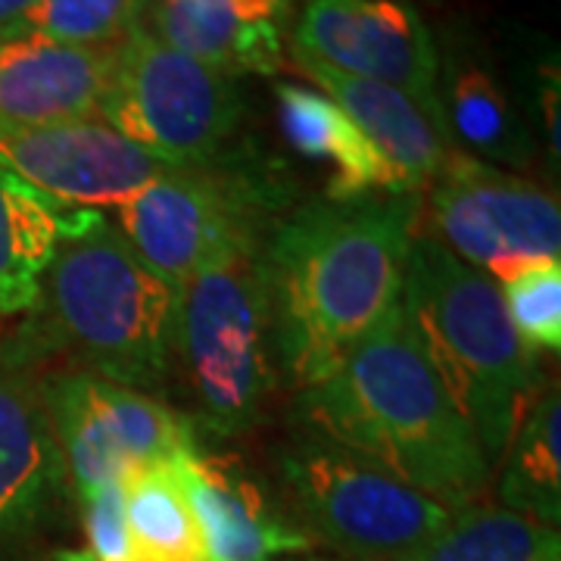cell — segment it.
<instances>
[{
  "mask_svg": "<svg viewBox=\"0 0 561 561\" xmlns=\"http://www.w3.org/2000/svg\"><path fill=\"white\" fill-rule=\"evenodd\" d=\"M275 98L287 144L302 160L331 165V184L324 197L350 201L365 194H405L400 179L371 147V140L328 94L312 91L300 81H278Z\"/></svg>",
  "mask_w": 561,
  "mask_h": 561,
  "instance_id": "19",
  "label": "cell"
},
{
  "mask_svg": "<svg viewBox=\"0 0 561 561\" xmlns=\"http://www.w3.org/2000/svg\"><path fill=\"white\" fill-rule=\"evenodd\" d=\"M419 194H365L290 206L265 234L278 365L309 390L402 302Z\"/></svg>",
  "mask_w": 561,
  "mask_h": 561,
  "instance_id": "1",
  "label": "cell"
},
{
  "mask_svg": "<svg viewBox=\"0 0 561 561\" xmlns=\"http://www.w3.org/2000/svg\"><path fill=\"white\" fill-rule=\"evenodd\" d=\"M559 62L552 57V62L540 66V84H537V110H540L542 138H546V150L552 162H559L561 157V131H559Z\"/></svg>",
  "mask_w": 561,
  "mask_h": 561,
  "instance_id": "27",
  "label": "cell"
},
{
  "mask_svg": "<svg viewBox=\"0 0 561 561\" xmlns=\"http://www.w3.org/2000/svg\"><path fill=\"white\" fill-rule=\"evenodd\" d=\"M265 234L206 260L181 287L175 356L197 409V427L219 437L262 419L278 375L275 316L265 275Z\"/></svg>",
  "mask_w": 561,
  "mask_h": 561,
  "instance_id": "5",
  "label": "cell"
},
{
  "mask_svg": "<svg viewBox=\"0 0 561 561\" xmlns=\"http://www.w3.org/2000/svg\"><path fill=\"white\" fill-rule=\"evenodd\" d=\"M81 505L84 518V552L91 561H135L125 512H122V486L110 483L88 496Z\"/></svg>",
  "mask_w": 561,
  "mask_h": 561,
  "instance_id": "26",
  "label": "cell"
},
{
  "mask_svg": "<svg viewBox=\"0 0 561 561\" xmlns=\"http://www.w3.org/2000/svg\"><path fill=\"white\" fill-rule=\"evenodd\" d=\"M0 162L62 209H116L169 169L101 116L0 128Z\"/></svg>",
  "mask_w": 561,
  "mask_h": 561,
  "instance_id": "12",
  "label": "cell"
},
{
  "mask_svg": "<svg viewBox=\"0 0 561 561\" xmlns=\"http://www.w3.org/2000/svg\"><path fill=\"white\" fill-rule=\"evenodd\" d=\"M427 191V234L496 284L561 262L559 197L540 184L456 153Z\"/></svg>",
  "mask_w": 561,
  "mask_h": 561,
  "instance_id": "10",
  "label": "cell"
},
{
  "mask_svg": "<svg viewBox=\"0 0 561 561\" xmlns=\"http://www.w3.org/2000/svg\"><path fill=\"white\" fill-rule=\"evenodd\" d=\"M84 371L150 393L175 356L179 297L101 209H69L35 306Z\"/></svg>",
  "mask_w": 561,
  "mask_h": 561,
  "instance_id": "4",
  "label": "cell"
},
{
  "mask_svg": "<svg viewBox=\"0 0 561 561\" xmlns=\"http://www.w3.org/2000/svg\"><path fill=\"white\" fill-rule=\"evenodd\" d=\"M175 465L201 524L206 561H287L319 549L238 456L197 446Z\"/></svg>",
  "mask_w": 561,
  "mask_h": 561,
  "instance_id": "13",
  "label": "cell"
},
{
  "mask_svg": "<svg viewBox=\"0 0 561 561\" xmlns=\"http://www.w3.org/2000/svg\"><path fill=\"white\" fill-rule=\"evenodd\" d=\"M287 561H346V559H319V556H300V559H287Z\"/></svg>",
  "mask_w": 561,
  "mask_h": 561,
  "instance_id": "29",
  "label": "cell"
},
{
  "mask_svg": "<svg viewBox=\"0 0 561 561\" xmlns=\"http://www.w3.org/2000/svg\"><path fill=\"white\" fill-rule=\"evenodd\" d=\"M116 50L72 47L35 32L3 35L0 128L94 119L113 76Z\"/></svg>",
  "mask_w": 561,
  "mask_h": 561,
  "instance_id": "16",
  "label": "cell"
},
{
  "mask_svg": "<svg viewBox=\"0 0 561 561\" xmlns=\"http://www.w3.org/2000/svg\"><path fill=\"white\" fill-rule=\"evenodd\" d=\"M98 116L162 165L194 169L225 157L241 128L243 94L238 79L135 25L116 50Z\"/></svg>",
  "mask_w": 561,
  "mask_h": 561,
  "instance_id": "8",
  "label": "cell"
},
{
  "mask_svg": "<svg viewBox=\"0 0 561 561\" xmlns=\"http://www.w3.org/2000/svg\"><path fill=\"white\" fill-rule=\"evenodd\" d=\"M402 312L421 353L468 421L486 465L496 471L530 400L537 356L518 341L505 316L500 284L453 256L437 238L415 231Z\"/></svg>",
  "mask_w": 561,
  "mask_h": 561,
  "instance_id": "3",
  "label": "cell"
},
{
  "mask_svg": "<svg viewBox=\"0 0 561 561\" xmlns=\"http://www.w3.org/2000/svg\"><path fill=\"white\" fill-rule=\"evenodd\" d=\"M38 0H0V38L22 32V22Z\"/></svg>",
  "mask_w": 561,
  "mask_h": 561,
  "instance_id": "28",
  "label": "cell"
},
{
  "mask_svg": "<svg viewBox=\"0 0 561 561\" xmlns=\"http://www.w3.org/2000/svg\"><path fill=\"white\" fill-rule=\"evenodd\" d=\"M138 25L231 79L284 69V22L247 16L228 0H138Z\"/></svg>",
  "mask_w": 561,
  "mask_h": 561,
  "instance_id": "17",
  "label": "cell"
},
{
  "mask_svg": "<svg viewBox=\"0 0 561 561\" xmlns=\"http://www.w3.org/2000/svg\"><path fill=\"white\" fill-rule=\"evenodd\" d=\"M290 50L440 106V50L405 0H306Z\"/></svg>",
  "mask_w": 561,
  "mask_h": 561,
  "instance_id": "11",
  "label": "cell"
},
{
  "mask_svg": "<svg viewBox=\"0 0 561 561\" xmlns=\"http://www.w3.org/2000/svg\"><path fill=\"white\" fill-rule=\"evenodd\" d=\"M135 25L138 0H38L22 22V32L88 50H116Z\"/></svg>",
  "mask_w": 561,
  "mask_h": 561,
  "instance_id": "24",
  "label": "cell"
},
{
  "mask_svg": "<svg viewBox=\"0 0 561 561\" xmlns=\"http://www.w3.org/2000/svg\"><path fill=\"white\" fill-rule=\"evenodd\" d=\"M119 486L135 561H206L201 524L175 459L140 465Z\"/></svg>",
  "mask_w": 561,
  "mask_h": 561,
  "instance_id": "22",
  "label": "cell"
},
{
  "mask_svg": "<svg viewBox=\"0 0 561 561\" xmlns=\"http://www.w3.org/2000/svg\"><path fill=\"white\" fill-rule=\"evenodd\" d=\"M66 213L0 162V319L35 312L41 278L66 231Z\"/></svg>",
  "mask_w": 561,
  "mask_h": 561,
  "instance_id": "20",
  "label": "cell"
},
{
  "mask_svg": "<svg viewBox=\"0 0 561 561\" xmlns=\"http://www.w3.org/2000/svg\"><path fill=\"white\" fill-rule=\"evenodd\" d=\"M505 316L518 341L534 353L561 350V262L537 265L500 284Z\"/></svg>",
  "mask_w": 561,
  "mask_h": 561,
  "instance_id": "25",
  "label": "cell"
},
{
  "mask_svg": "<svg viewBox=\"0 0 561 561\" xmlns=\"http://www.w3.org/2000/svg\"><path fill=\"white\" fill-rule=\"evenodd\" d=\"M300 412L316 437L378 461L449 512L474 505L493 478L402 302L324 381L300 390Z\"/></svg>",
  "mask_w": 561,
  "mask_h": 561,
  "instance_id": "2",
  "label": "cell"
},
{
  "mask_svg": "<svg viewBox=\"0 0 561 561\" xmlns=\"http://www.w3.org/2000/svg\"><path fill=\"white\" fill-rule=\"evenodd\" d=\"M284 201V187L265 169L221 157L194 169H162L116 206L113 225L179 297L219 250L268 234L290 209Z\"/></svg>",
  "mask_w": 561,
  "mask_h": 561,
  "instance_id": "7",
  "label": "cell"
},
{
  "mask_svg": "<svg viewBox=\"0 0 561 561\" xmlns=\"http://www.w3.org/2000/svg\"><path fill=\"white\" fill-rule=\"evenodd\" d=\"M69 493L79 502L119 483L128 471L197 449V421L94 371L44 381Z\"/></svg>",
  "mask_w": 561,
  "mask_h": 561,
  "instance_id": "9",
  "label": "cell"
},
{
  "mask_svg": "<svg viewBox=\"0 0 561 561\" xmlns=\"http://www.w3.org/2000/svg\"><path fill=\"white\" fill-rule=\"evenodd\" d=\"M561 400L552 383L527 405L500 468L502 508L546 527L561 524Z\"/></svg>",
  "mask_w": 561,
  "mask_h": 561,
  "instance_id": "21",
  "label": "cell"
},
{
  "mask_svg": "<svg viewBox=\"0 0 561 561\" xmlns=\"http://www.w3.org/2000/svg\"><path fill=\"white\" fill-rule=\"evenodd\" d=\"M290 60L297 69H302L306 79L319 84L321 94H328L356 122V128L393 169L405 194L427 191L440 179L449 160L459 153L443 119V106L419 101L381 81L337 72L312 57H302L297 50H290Z\"/></svg>",
  "mask_w": 561,
  "mask_h": 561,
  "instance_id": "15",
  "label": "cell"
},
{
  "mask_svg": "<svg viewBox=\"0 0 561 561\" xmlns=\"http://www.w3.org/2000/svg\"><path fill=\"white\" fill-rule=\"evenodd\" d=\"M280 481L302 530L346 561H412L449 508L341 443L302 437L278 449Z\"/></svg>",
  "mask_w": 561,
  "mask_h": 561,
  "instance_id": "6",
  "label": "cell"
},
{
  "mask_svg": "<svg viewBox=\"0 0 561 561\" xmlns=\"http://www.w3.org/2000/svg\"><path fill=\"white\" fill-rule=\"evenodd\" d=\"M69 493L44 381L0 353V559L20 549Z\"/></svg>",
  "mask_w": 561,
  "mask_h": 561,
  "instance_id": "14",
  "label": "cell"
},
{
  "mask_svg": "<svg viewBox=\"0 0 561 561\" xmlns=\"http://www.w3.org/2000/svg\"><path fill=\"white\" fill-rule=\"evenodd\" d=\"M440 50V106L456 150L505 172L534 162V135L500 76L471 44Z\"/></svg>",
  "mask_w": 561,
  "mask_h": 561,
  "instance_id": "18",
  "label": "cell"
},
{
  "mask_svg": "<svg viewBox=\"0 0 561 561\" xmlns=\"http://www.w3.org/2000/svg\"><path fill=\"white\" fill-rule=\"evenodd\" d=\"M412 561H561V534L502 505L456 508Z\"/></svg>",
  "mask_w": 561,
  "mask_h": 561,
  "instance_id": "23",
  "label": "cell"
}]
</instances>
